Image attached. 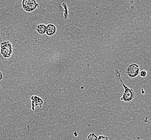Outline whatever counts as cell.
<instances>
[{
	"instance_id": "1",
	"label": "cell",
	"mask_w": 151,
	"mask_h": 140,
	"mask_svg": "<svg viewBox=\"0 0 151 140\" xmlns=\"http://www.w3.org/2000/svg\"><path fill=\"white\" fill-rule=\"evenodd\" d=\"M115 74L116 77L120 80V82L122 83V85L124 88V91L122 97L120 98V100L126 102H129L132 101L135 97V92L134 91V90L132 88L128 87L123 82L122 79L121 78V73L119 72V70H118V69H115Z\"/></svg>"
},
{
	"instance_id": "2",
	"label": "cell",
	"mask_w": 151,
	"mask_h": 140,
	"mask_svg": "<svg viewBox=\"0 0 151 140\" xmlns=\"http://www.w3.org/2000/svg\"><path fill=\"white\" fill-rule=\"evenodd\" d=\"M13 55V47L8 40L3 41L0 44V57L3 59H9Z\"/></svg>"
},
{
	"instance_id": "3",
	"label": "cell",
	"mask_w": 151,
	"mask_h": 140,
	"mask_svg": "<svg viewBox=\"0 0 151 140\" xmlns=\"http://www.w3.org/2000/svg\"><path fill=\"white\" fill-rule=\"evenodd\" d=\"M22 5L23 10L28 12H33L39 6L36 0H23Z\"/></svg>"
},
{
	"instance_id": "4",
	"label": "cell",
	"mask_w": 151,
	"mask_h": 140,
	"mask_svg": "<svg viewBox=\"0 0 151 140\" xmlns=\"http://www.w3.org/2000/svg\"><path fill=\"white\" fill-rule=\"evenodd\" d=\"M139 72L140 69L139 66L136 64H131L126 70V73L130 78H134L138 76Z\"/></svg>"
},
{
	"instance_id": "5",
	"label": "cell",
	"mask_w": 151,
	"mask_h": 140,
	"mask_svg": "<svg viewBox=\"0 0 151 140\" xmlns=\"http://www.w3.org/2000/svg\"><path fill=\"white\" fill-rule=\"evenodd\" d=\"M57 31V27L55 25L52 24H48L46 25V34L48 36H52L55 35Z\"/></svg>"
},
{
	"instance_id": "6",
	"label": "cell",
	"mask_w": 151,
	"mask_h": 140,
	"mask_svg": "<svg viewBox=\"0 0 151 140\" xmlns=\"http://www.w3.org/2000/svg\"><path fill=\"white\" fill-rule=\"evenodd\" d=\"M46 26L45 25L41 24V25H38L37 27L36 30L39 34L40 35H43L46 33Z\"/></svg>"
},
{
	"instance_id": "7",
	"label": "cell",
	"mask_w": 151,
	"mask_h": 140,
	"mask_svg": "<svg viewBox=\"0 0 151 140\" xmlns=\"http://www.w3.org/2000/svg\"><path fill=\"white\" fill-rule=\"evenodd\" d=\"M98 137L94 133H91L88 136L87 140H97Z\"/></svg>"
},
{
	"instance_id": "8",
	"label": "cell",
	"mask_w": 151,
	"mask_h": 140,
	"mask_svg": "<svg viewBox=\"0 0 151 140\" xmlns=\"http://www.w3.org/2000/svg\"><path fill=\"white\" fill-rule=\"evenodd\" d=\"M139 74L141 77H145L147 76V72L145 70H142L140 72H139Z\"/></svg>"
},
{
	"instance_id": "9",
	"label": "cell",
	"mask_w": 151,
	"mask_h": 140,
	"mask_svg": "<svg viewBox=\"0 0 151 140\" xmlns=\"http://www.w3.org/2000/svg\"><path fill=\"white\" fill-rule=\"evenodd\" d=\"M97 140H109V139L105 135H100V136L98 137Z\"/></svg>"
},
{
	"instance_id": "10",
	"label": "cell",
	"mask_w": 151,
	"mask_h": 140,
	"mask_svg": "<svg viewBox=\"0 0 151 140\" xmlns=\"http://www.w3.org/2000/svg\"><path fill=\"white\" fill-rule=\"evenodd\" d=\"M2 79H3V74H2V72L0 71V81Z\"/></svg>"
}]
</instances>
